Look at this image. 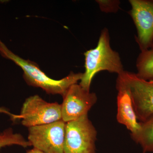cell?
Segmentation results:
<instances>
[{
  "label": "cell",
  "mask_w": 153,
  "mask_h": 153,
  "mask_svg": "<svg viewBox=\"0 0 153 153\" xmlns=\"http://www.w3.org/2000/svg\"><path fill=\"white\" fill-rule=\"evenodd\" d=\"M118 75L116 84L128 91L138 120L144 122L153 117V80L142 79L128 71Z\"/></svg>",
  "instance_id": "3957f363"
},
{
  "label": "cell",
  "mask_w": 153,
  "mask_h": 153,
  "mask_svg": "<svg viewBox=\"0 0 153 153\" xmlns=\"http://www.w3.org/2000/svg\"><path fill=\"white\" fill-rule=\"evenodd\" d=\"M140 124L139 131L132 138L141 146L143 153L153 152V116Z\"/></svg>",
  "instance_id": "30bf717a"
},
{
  "label": "cell",
  "mask_w": 153,
  "mask_h": 153,
  "mask_svg": "<svg viewBox=\"0 0 153 153\" xmlns=\"http://www.w3.org/2000/svg\"><path fill=\"white\" fill-rule=\"evenodd\" d=\"M26 153H44L41 151L39 150L38 149H36V148H33V149H32L28 151Z\"/></svg>",
  "instance_id": "9a60e30c"
},
{
  "label": "cell",
  "mask_w": 153,
  "mask_h": 153,
  "mask_svg": "<svg viewBox=\"0 0 153 153\" xmlns=\"http://www.w3.org/2000/svg\"><path fill=\"white\" fill-rule=\"evenodd\" d=\"M128 12L137 31L135 39L141 51L153 47V0H130Z\"/></svg>",
  "instance_id": "52a82bcc"
},
{
  "label": "cell",
  "mask_w": 153,
  "mask_h": 153,
  "mask_svg": "<svg viewBox=\"0 0 153 153\" xmlns=\"http://www.w3.org/2000/svg\"><path fill=\"white\" fill-rule=\"evenodd\" d=\"M100 8L105 13H117L120 8V1L117 0H97Z\"/></svg>",
  "instance_id": "4fadbf2b"
},
{
  "label": "cell",
  "mask_w": 153,
  "mask_h": 153,
  "mask_svg": "<svg viewBox=\"0 0 153 153\" xmlns=\"http://www.w3.org/2000/svg\"><path fill=\"white\" fill-rule=\"evenodd\" d=\"M116 88L118 91L117 119L130 131L131 137H134L139 131L140 122H138L128 91L119 84H116Z\"/></svg>",
  "instance_id": "9c48e42d"
},
{
  "label": "cell",
  "mask_w": 153,
  "mask_h": 153,
  "mask_svg": "<svg viewBox=\"0 0 153 153\" xmlns=\"http://www.w3.org/2000/svg\"><path fill=\"white\" fill-rule=\"evenodd\" d=\"M63 97L62 120L65 123L88 115L97 100L95 93H91L77 83L71 85Z\"/></svg>",
  "instance_id": "ba28073f"
},
{
  "label": "cell",
  "mask_w": 153,
  "mask_h": 153,
  "mask_svg": "<svg viewBox=\"0 0 153 153\" xmlns=\"http://www.w3.org/2000/svg\"><path fill=\"white\" fill-rule=\"evenodd\" d=\"M14 145L21 146L24 148L32 146L22 134L14 132L11 128L0 131V150L4 147Z\"/></svg>",
  "instance_id": "7c38bea8"
},
{
  "label": "cell",
  "mask_w": 153,
  "mask_h": 153,
  "mask_svg": "<svg viewBox=\"0 0 153 153\" xmlns=\"http://www.w3.org/2000/svg\"><path fill=\"white\" fill-rule=\"evenodd\" d=\"M0 113H4L9 115L10 116L12 119L13 120L18 119V117H19L18 115L12 114L7 109L4 107H0Z\"/></svg>",
  "instance_id": "5bb4252c"
},
{
  "label": "cell",
  "mask_w": 153,
  "mask_h": 153,
  "mask_svg": "<svg viewBox=\"0 0 153 153\" xmlns=\"http://www.w3.org/2000/svg\"><path fill=\"white\" fill-rule=\"evenodd\" d=\"M97 134L88 115L66 123L64 153H96Z\"/></svg>",
  "instance_id": "277c9868"
},
{
  "label": "cell",
  "mask_w": 153,
  "mask_h": 153,
  "mask_svg": "<svg viewBox=\"0 0 153 153\" xmlns=\"http://www.w3.org/2000/svg\"><path fill=\"white\" fill-rule=\"evenodd\" d=\"M66 124L61 120L28 128V141L44 153H64Z\"/></svg>",
  "instance_id": "8992f818"
},
{
  "label": "cell",
  "mask_w": 153,
  "mask_h": 153,
  "mask_svg": "<svg viewBox=\"0 0 153 153\" xmlns=\"http://www.w3.org/2000/svg\"><path fill=\"white\" fill-rule=\"evenodd\" d=\"M84 54L85 71L79 84L88 91L94 77L100 71H107L119 74L124 71L119 54L111 47L107 28L102 31L97 47Z\"/></svg>",
  "instance_id": "7a4b0ae2"
},
{
  "label": "cell",
  "mask_w": 153,
  "mask_h": 153,
  "mask_svg": "<svg viewBox=\"0 0 153 153\" xmlns=\"http://www.w3.org/2000/svg\"><path fill=\"white\" fill-rule=\"evenodd\" d=\"M0 54L12 60L24 71L23 77L28 85L40 88L48 94H60L63 96L69 88L81 80L83 73L71 72L68 76L59 80L52 79L41 71L33 61L26 60L12 52L0 40Z\"/></svg>",
  "instance_id": "6da1fadb"
},
{
  "label": "cell",
  "mask_w": 153,
  "mask_h": 153,
  "mask_svg": "<svg viewBox=\"0 0 153 153\" xmlns=\"http://www.w3.org/2000/svg\"><path fill=\"white\" fill-rule=\"evenodd\" d=\"M136 67L140 78L146 80H153V47L141 51L137 58Z\"/></svg>",
  "instance_id": "8fae6325"
},
{
  "label": "cell",
  "mask_w": 153,
  "mask_h": 153,
  "mask_svg": "<svg viewBox=\"0 0 153 153\" xmlns=\"http://www.w3.org/2000/svg\"><path fill=\"white\" fill-rule=\"evenodd\" d=\"M19 116L22 124L28 128L52 123L62 120L61 104L32 96L26 99Z\"/></svg>",
  "instance_id": "5b68a950"
}]
</instances>
